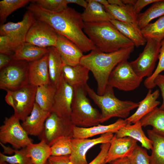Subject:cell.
I'll return each instance as SVG.
<instances>
[{
	"mask_svg": "<svg viewBox=\"0 0 164 164\" xmlns=\"http://www.w3.org/2000/svg\"><path fill=\"white\" fill-rule=\"evenodd\" d=\"M36 19L50 25L59 34L65 37L75 44L83 52L95 49L96 47L85 33L84 22L81 14L68 6L59 12L46 10L31 2L26 7Z\"/></svg>",
	"mask_w": 164,
	"mask_h": 164,
	"instance_id": "6da1fadb",
	"label": "cell"
},
{
	"mask_svg": "<svg viewBox=\"0 0 164 164\" xmlns=\"http://www.w3.org/2000/svg\"><path fill=\"white\" fill-rule=\"evenodd\" d=\"M134 46L110 53L101 52L96 47L88 54L83 56L80 63L92 72L97 82L98 94H103L111 72L120 62L129 58Z\"/></svg>",
	"mask_w": 164,
	"mask_h": 164,
	"instance_id": "7a4b0ae2",
	"label": "cell"
},
{
	"mask_svg": "<svg viewBox=\"0 0 164 164\" xmlns=\"http://www.w3.org/2000/svg\"><path fill=\"white\" fill-rule=\"evenodd\" d=\"M84 31L100 51L110 53L135 46L110 21L84 23Z\"/></svg>",
	"mask_w": 164,
	"mask_h": 164,
	"instance_id": "3957f363",
	"label": "cell"
},
{
	"mask_svg": "<svg viewBox=\"0 0 164 164\" xmlns=\"http://www.w3.org/2000/svg\"><path fill=\"white\" fill-rule=\"evenodd\" d=\"M85 87L87 94L101 110L100 123L115 117L125 119L131 111L138 107V103L119 99L114 95L113 88L109 85L102 95L98 94L87 84Z\"/></svg>",
	"mask_w": 164,
	"mask_h": 164,
	"instance_id": "277c9868",
	"label": "cell"
},
{
	"mask_svg": "<svg viewBox=\"0 0 164 164\" xmlns=\"http://www.w3.org/2000/svg\"><path fill=\"white\" fill-rule=\"evenodd\" d=\"M85 86L73 88L70 119L76 126L87 128L99 124L101 113L91 105Z\"/></svg>",
	"mask_w": 164,
	"mask_h": 164,
	"instance_id": "5b68a950",
	"label": "cell"
},
{
	"mask_svg": "<svg viewBox=\"0 0 164 164\" xmlns=\"http://www.w3.org/2000/svg\"><path fill=\"white\" fill-rule=\"evenodd\" d=\"M29 67L26 61L12 60L0 69V89L14 91L29 84Z\"/></svg>",
	"mask_w": 164,
	"mask_h": 164,
	"instance_id": "8992f818",
	"label": "cell"
},
{
	"mask_svg": "<svg viewBox=\"0 0 164 164\" xmlns=\"http://www.w3.org/2000/svg\"><path fill=\"white\" fill-rule=\"evenodd\" d=\"M20 121L14 114L5 118L3 125L0 127V143L9 144L14 149H19L32 142Z\"/></svg>",
	"mask_w": 164,
	"mask_h": 164,
	"instance_id": "52a82bcc",
	"label": "cell"
},
{
	"mask_svg": "<svg viewBox=\"0 0 164 164\" xmlns=\"http://www.w3.org/2000/svg\"><path fill=\"white\" fill-rule=\"evenodd\" d=\"M135 73L127 60L120 62L111 72L108 85L113 88L125 91L137 88L142 80Z\"/></svg>",
	"mask_w": 164,
	"mask_h": 164,
	"instance_id": "ba28073f",
	"label": "cell"
},
{
	"mask_svg": "<svg viewBox=\"0 0 164 164\" xmlns=\"http://www.w3.org/2000/svg\"><path fill=\"white\" fill-rule=\"evenodd\" d=\"M146 40L142 52L136 60L130 62L135 73L142 79L153 74L161 47V42L151 39Z\"/></svg>",
	"mask_w": 164,
	"mask_h": 164,
	"instance_id": "9c48e42d",
	"label": "cell"
},
{
	"mask_svg": "<svg viewBox=\"0 0 164 164\" xmlns=\"http://www.w3.org/2000/svg\"><path fill=\"white\" fill-rule=\"evenodd\" d=\"M75 126L71 119L60 117L52 112L46 120L44 131L40 139H44L51 146L63 137L70 136L73 138Z\"/></svg>",
	"mask_w": 164,
	"mask_h": 164,
	"instance_id": "30bf717a",
	"label": "cell"
},
{
	"mask_svg": "<svg viewBox=\"0 0 164 164\" xmlns=\"http://www.w3.org/2000/svg\"><path fill=\"white\" fill-rule=\"evenodd\" d=\"M36 19L32 12L27 10L20 21L17 22H8L1 25L0 35L9 37L12 41L15 51L26 42L27 32Z\"/></svg>",
	"mask_w": 164,
	"mask_h": 164,
	"instance_id": "8fae6325",
	"label": "cell"
},
{
	"mask_svg": "<svg viewBox=\"0 0 164 164\" xmlns=\"http://www.w3.org/2000/svg\"><path fill=\"white\" fill-rule=\"evenodd\" d=\"M58 36L48 24L36 19L27 32L26 42L40 47H55Z\"/></svg>",
	"mask_w": 164,
	"mask_h": 164,
	"instance_id": "7c38bea8",
	"label": "cell"
},
{
	"mask_svg": "<svg viewBox=\"0 0 164 164\" xmlns=\"http://www.w3.org/2000/svg\"><path fill=\"white\" fill-rule=\"evenodd\" d=\"M37 87L29 84L19 90L11 91L14 100V115L20 121H24L30 114L35 103Z\"/></svg>",
	"mask_w": 164,
	"mask_h": 164,
	"instance_id": "4fadbf2b",
	"label": "cell"
},
{
	"mask_svg": "<svg viewBox=\"0 0 164 164\" xmlns=\"http://www.w3.org/2000/svg\"><path fill=\"white\" fill-rule=\"evenodd\" d=\"M113 133L109 132L101 134L98 138H74L71 140L72 150L70 155L72 164H87L86 153L92 147L99 144L110 142Z\"/></svg>",
	"mask_w": 164,
	"mask_h": 164,
	"instance_id": "5bb4252c",
	"label": "cell"
},
{
	"mask_svg": "<svg viewBox=\"0 0 164 164\" xmlns=\"http://www.w3.org/2000/svg\"><path fill=\"white\" fill-rule=\"evenodd\" d=\"M73 93V88L66 82L62 75L56 86L52 112L60 117L70 119Z\"/></svg>",
	"mask_w": 164,
	"mask_h": 164,
	"instance_id": "9a60e30c",
	"label": "cell"
},
{
	"mask_svg": "<svg viewBox=\"0 0 164 164\" xmlns=\"http://www.w3.org/2000/svg\"><path fill=\"white\" fill-rule=\"evenodd\" d=\"M137 142L129 137L117 138L114 135L110 142V146L104 164L119 158L128 157L138 145Z\"/></svg>",
	"mask_w": 164,
	"mask_h": 164,
	"instance_id": "2e32d148",
	"label": "cell"
},
{
	"mask_svg": "<svg viewBox=\"0 0 164 164\" xmlns=\"http://www.w3.org/2000/svg\"><path fill=\"white\" fill-rule=\"evenodd\" d=\"M50 112L42 109L36 103L30 114L21 123L29 135L40 138L43 133L45 123Z\"/></svg>",
	"mask_w": 164,
	"mask_h": 164,
	"instance_id": "e0dca14e",
	"label": "cell"
},
{
	"mask_svg": "<svg viewBox=\"0 0 164 164\" xmlns=\"http://www.w3.org/2000/svg\"><path fill=\"white\" fill-rule=\"evenodd\" d=\"M66 64L74 66L80 64L84 55L83 52L74 43L64 36L58 34L55 46Z\"/></svg>",
	"mask_w": 164,
	"mask_h": 164,
	"instance_id": "ac0fdd59",
	"label": "cell"
},
{
	"mask_svg": "<svg viewBox=\"0 0 164 164\" xmlns=\"http://www.w3.org/2000/svg\"><path fill=\"white\" fill-rule=\"evenodd\" d=\"M48 59L47 54L39 60L29 62V84L37 87L50 83Z\"/></svg>",
	"mask_w": 164,
	"mask_h": 164,
	"instance_id": "d6986e66",
	"label": "cell"
},
{
	"mask_svg": "<svg viewBox=\"0 0 164 164\" xmlns=\"http://www.w3.org/2000/svg\"><path fill=\"white\" fill-rule=\"evenodd\" d=\"M127 123L125 119L120 118L114 123L108 125H102L99 124L87 128L75 126L73 130V138H88L109 132L115 133Z\"/></svg>",
	"mask_w": 164,
	"mask_h": 164,
	"instance_id": "ffe728a7",
	"label": "cell"
},
{
	"mask_svg": "<svg viewBox=\"0 0 164 164\" xmlns=\"http://www.w3.org/2000/svg\"><path fill=\"white\" fill-rule=\"evenodd\" d=\"M89 71L87 68L80 63L74 66L65 64L62 75L66 82L73 88L87 84Z\"/></svg>",
	"mask_w": 164,
	"mask_h": 164,
	"instance_id": "44dd1931",
	"label": "cell"
},
{
	"mask_svg": "<svg viewBox=\"0 0 164 164\" xmlns=\"http://www.w3.org/2000/svg\"><path fill=\"white\" fill-rule=\"evenodd\" d=\"M159 94L158 89L152 93L151 89H149L145 97L138 103V106L136 111L125 119L127 123L134 124L140 121L145 115L157 107L160 104V102L157 100Z\"/></svg>",
	"mask_w": 164,
	"mask_h": 164,
	"instance_id": "7402d4cb",
	"label": "cell"
},
{
	"mask_svg": "<svg viewBox=\"0 0 164 164\" xmlns=\"http://www.w3.org/2000/svg\"><path fill=\"white\" fill-rule=\"evenodd\" d=\"M142 127L140 121L133 125L128 123L115 133L114 135L117 138L131 137L139 142L142 147L148 150H152V142L145 135Z\"/></svg>",
	"mask_w": 164,
	"mask_h": 164,
	"instance_id": "603a6c76",
	"label": "cell"
},
{
	"mask_svg": "<svg viewBox=\"0 0 164 164\" xmlns=\"http://www.w3.org/2000/svg\"><path fill=\"white\" fill-rule=\"evenodd\" d=\"M87 5L81 14L84 23H95L114 19L104 7L96 0H87Z\"/></svg>",
	"mask_w": 164,
	"mask_h": 164,
	"instance_id": "cb8c5ba5",
	"label": "cell"
},
{
	"mask_svg": "<svg viewBox=\"0 0 164 164\" xmlns=\"http://www.w3.org/2000/svg\"><path fill=\"white\" fill-rule=\"evenodd\" d=\"M48 53V47H40L25 42L15 51L12 58V60L29 62L42 58Z\"/></svg>",
	"mask_w": 164,
	"mask_h": 164,
	"instance_id": "d4e9b609",
	"label": "cell"
},
{
	"mask_svg": "<svg viewBox=\"0 0 164 164\" xmlns=\"http://www.w3.org/2000/svg\"><path fill=\"white\" fill-rule=\"evenodd\" d=\"M125 36L131 40L135 46H143L147 40L143 36L137 23H125L115 19L110 21Z\"/></svg>",
	"mask_w": 164,
	"mask_h": 164,
	"instance_id": "484cf974",
	"label": "cell"
},
{
	"mask_svg": "<svg viewBox=\"0 0 164 164\" xmlns=\"http://www.w3.org/2000/svg\"><path fill=\"white\" fill-rule=\"evenodd\" d=\"M48 48L50 82L56 87L62 77L63 67L66 64L55 47H50Z\"/></svg>",
	"mask_w": 164,
	"mask_h": 164,
	"instance_id": "4316f807",
	"label": "cell"
},
{
	"mask_svg": "<svg viewBox=\"0 0 164 164\" xmlns=\"http://www.w3.org/2000/svg\"><path fill=\"white\" fill-rule=\"evenodd\" d=\"M25 149L27 156L33 164H45L52 155L51 147L43 138L38 143H30Z\"/></svg>",
	"mask_w": 164,
	"mask_h": 164,
	"instance_id": "83f0119b",
	"label": "cell"
},
{
	"mask_svg": "<svg viewBox=\"0 0 164 164\" xmlns=\"http://www.w3.org/2000/svg\"><path fill=\"white\" fill-rule=\"evenodd\" d=\"M56 90V87L50 83L37 87L35 103L43 109L51 112Z\"/></svg>",
	"mask_w": 164,
	"mask_h": 164,
	"instance_id": "f1b7e54d",
	"label": "cell"
},
{
	"mask_svg": "<svg viewBox=\"0 0 164 164\" xmlns=\"http://www.w3.org/2000/svg\"><path fill=\"white\" fill-rule=\"evenodd\" d=\"M148 138L152 143L150 164H164V136L159 135L152 129L147 131Z\"/></svg>",
	"mask_w": 164,
	"mask_h": 164,
	"instance_id": "f546056e",
	"label": "cell"
},
{
	"mask_svg": "<svg viewBox=\"0 0 164 164\" xmlns=\"http://www.w3.org/2000/svg\"><path fill=\"white\" fill-rule=\"evenodd\" d=\"M104 8L115 20L125 23H137V15L134 12L132 5H124L118 6L109 4Z\"/></svg>",
	"mask_w": 164,
	"mask_h": 164,
	"instance_id": "4dcf8cb0",
	"label": "cell"
},
{
	"mask_svg": "<svg viewBox=\"0 0 164 164\" xmlns=\"http://www.w3.org/2000/svg\"><path fill=\"white\" fill-rule=\"evenodd\" d=\"M142 126H151L152 130L164 136V110L156 107L140 120Z\"/></svg>",
	"mask_w": 164,
	"mask_h": 164,
	"instance_id": "1f68e13d",
	"label": "cell"
},
{
	"mask_svg": "<svg viewBox=\"0 0 164 164\" xmlns=\"http://www.w3.org/2000/svg\"><path fill=\"white\" fill-rule=\"evenodd\" d=\"M164 15V0H159L143 13L137 16L138 25L142 29L150 23L152 20Z\"/></svg>",
	"mask_w": 164,
	"mask_h": 164,
	"instance_id": "d6a6232c",
	"label": "cell"
},
{
	"mask_svg": "<svg viewBox=\"0 0 164 164\" xmlns=\"http://www.w3.org/2000/svg\"><path fill=\"white\" fill-rule=\"evenodd\" d=\"M4 149L5 153L11 154L14 152V154L7 156L0 152V162H5L9 164H33L30 158L27 155L25 147L16 149L5 146Z\"/></svg>",
	"mask_w": 164,
	"mask_h": 164,
	"instance_id": "836d02e7",
	"label": "cell"
},
{
	"mask_svg": "<svg viewBox=\"0 0 164 164\" xmlns=\"http://www.w3.org/2000/svg\"><path fill=\"white\" fill-rule=\"evenodd\" d=\"M146 39H151L161 42L164 38V15L141 29Z\"/></svg>",
	"mask_w": 164,
	"mask_h": 164,
	"instance_id": "e575fe53",
	"label": "cell"
},
{
	"mask_svg": "<svg viewBox=\"0 0 164 164\" xmlns=\"http://www.w3.org/2000/svg\"><path fill=\"white\" fill-rule=\"evenodd\" d=\"M31 0H3L0 2L1 25L4 24L7 18L15 10L26 5Z\"/></svg>",
	"mask_w": 164,
	"mask_h": 164,
	"instance_id": "d590c367",
	"label": "cell"
},
{
	"mask_svg": "<svg viewBox=\"0 0 164 164\" xmlns=\"http://www.w3.org/2000/svg\"><path fill=\"white\" fill-rule=\"evenodd\" d=\"M72 138L70 136H65L56 141L50 146L52 155H70L72 150Z\"/></svg>",
	"mask_w": 164,
	"mask_h": 164,
	"instance_id": "8d00e7d4",
	"label": "cell"
},
{
	"mask_svg": "<svg viewBox=\"0 0 164 164\" xmlns=\"http://www.w3.org/2000/svg\"><path fill=\"white\" fill-rule=\"evenodd\" d=\"M158 65L152 75L147 77L144 81V85L148 89H151L156 87L154 81L156 77L164 71V38L161 42V47L158 56Z\"/></svg>",
	"mask_w": 164,
	"mask_h": 164,
	"instance_id": "74e56055",
	"label": "cell"
},
{
	"mask_svg": "<svg viewBox=\"0 0 164 164\" xmlns=\"http://www.w3.org/2000/svg\"><path fill=\"white\" fill-rule=\"evenodd\" d=\"M43 9L53 12H58L63 10L67 6L66 0H31Z\"/></svg>",
	"mask_w": 164,
	"mask_h": 164,
	"instance_id": "f35d334b",
	"label": "cell"
},
{
	"mask_svg": "<svg viewBox=\"0 0 164 164\" xmlns=\"http://www.w3.org/2000/svg\"><path fill=\"white\" fill-rule=\"evenodd\" d=\"M128 158L132 164H150L147 150L138 145Z\"/></svg>",
	"mask_w": 164,
	"mask_h": 164,
	"instance_id": "ab89813d",
	"label": "cell"
},
{
	"mask_svg": "<svg viewBox=\"0 0 164 164\" xmlns=\"http://www.w3.org/2000/svg\"><path fill=\"white\" fill-rule=\"evenodd\" d=\"M15 49L10 38L7 36L0 35V53L11 55Z\"/></svg>",
	"mask_w": 164,
	"mask_h": 164,
	"instance_id": "60d3db41",
	"label": "cell"
},
{
	"mask_svg": "<svg viewBox=\"0 0 164 164\" xmlns=\"http://www.w3.org/2000/svg\"><path fill=\"white\" fill-rule=\"evenodd\" d=\"M110 146V142L101 144L100 151L97 156L87 164H104L105 160Z\"/></svg>",
	"mask_w": 164,
	"mask_h": 164,
	"instance_id": "b9f144b4",
	"label": "cell"
},
{
	"mask_svg": "<svg viewBox=\"0 0 164 164\" xmlns=\"http://www.w3.org/2000/svg\"><path fill=\"white\" fill-rule=\"evenodd\" d=\"M49 164H72L70 159V155H51L47 160Z\"/></svg>",
	"mask_w": 164,
	"mask_h": 164,
	"instance_id": "7bdbcfd3",
	"label": "cell"
},
{
	"mask_svg": "<svg viewBox=\"0 0 164 164\" xmlns=\"http://www.w3.org/2000/svg\"><path fill=\"white\" fill-rule=\"evenodd\" d=\"M159 0H136L135 4L132 6L133 11L137 15L141 10L146 5L157 2Z\"/></svg>",
	"mask_w": 164,
	"mask_h": 164,
	"instance_id": "ee69618b",
	"label": "cell"
},
{
	"mask_svg": "<svg viewBox=\"0 0 164 164\" xmlns=\"http://www.w3.org/2000/svg\"><path fill=\"white\" fill-rule=\"evenodd\" d=\"M154 83L156 86L159 88L162 98V102L159 108L161 110H164V74L159 75L155 79Z\"/></svg>",
	"mask_w": 164,
	"mask_h": 164,
	"instance_id": "f6af8a7d",
	"label": "cell"
},
{
	"mask_svg": "<svg viewBox=\"0 0 164 164\" xmlns=\"http://www.w3.org/2000/svg\"><path fill=\"white\" fill-rule=\"evenodd\" d=\"M12 56L0 53V69L7 66L12 60Z\"/></svg>",
	"mask_w": 164,
	"mask_h": 164,
	"instance_id": "bcb514c9",
	"label": "cell"
},
{
	"mask_svg": "<svg viewBox=\"0 0 164 164\" xmlns=\"http://www.w3.org/2000/svg\"><path fill=\"white\" fill-rule=\"evenodd\" d=\"M7 94L5 97V101L7 103L13 108L14 107V100L11 91H7Z\"/></svg>",
	"mask_w": 164,
	"mask_h": 164,
	"instance_id": "7dc6e473",
	"label": "cell"
},
{
	"mask_svg": "<svg viewBox=\"0 0 164 164\" xmlns=\"http://www.w3.org/2000/svg\"><path fill=\"white\" fill-rule=\"evenodd\" d=\"M109 164H132L127 157L119 158L110 162Z\"/></svg>",
	"mask_w": 164,
	"mask_h": 164,
	"instance_id": "c3c4849f",
	"label": "cell"
},
{
	"mask_svg": "<svg viewBox=\"0 0 164 164\" xmlns=\"http://www.w3.org/2000/svg\"><path fill=\"white\" fill-rule=\"evenodd\" d=\"M68 4L72 3L77 4L85 9L87 5L86 0H66Z\"/></svg>",
	"mask_w": 164,
	"mask_h": 164,
	"instance_id": "681fc988",
	"label": "cell"
},
{
	"mask_svg": "<svg viewBox=\"0 0 164 164\" xmlns=\"http://www.w3.org/2000/svg\"><path fill=\"white\" fill-rule=\"evenodd\" d=\"M108 1L109 4L110 5L118 6H122L125 5L123 3L122 0H108Z\"/></svg>",
	"mask_w": 164,
	"mask_h": 164,
	"instance_id": "f907efd6",
	"label": "cell"
},
{
	"mask_svg": "<svg viewBox=\"0 0 164 164\" xmlns=\"http://www.w3.org/2000/svg\"><path fill=\"white\" fill-rule=\"evenodd\" d=\"M136 0H122L123 4L126 5L133 6L135 3Z\"/></svg>",
	"mask_w": 164,
	"mask_h": 164,
	"instance_id": "816d5d0a",
	"label": "cell"
},
{
	"mask_svg": "<svg viewBox=\"0 0 164 164\" xmlns=\"http://www.w3.org/2000/svg\"><path fill=\"white\" fill-rule=\"evenodd\" d=\"M96 1L99 3L101 4L104 7H106L109 5V4L108 0H96Z\"/></svg>",
	"mask_w": 164,
	"mask_h": 164,
	"instance_id": "f5cc1de1",
	"label": "cell"
},
{
	"mask_svg": "<svg viewBox=\"0 0 164 164\" xmlns=\"http://www.w3.org/2000/svg\"><path fill=\"white\" fill-rule=\"evenodd\" d=\"M0 164H8V163L6 162H0Z\"/></svg>",
	"mask_w": 164,
	"mask_h": 164,
	"instance_id": "db71d44e",
	"label": "cell"
},
{
	"mask_svg": "<svg viewBox=\"0 0 164 164\" xmlns=\"http://www.w3.org/2000/svg\"><path fill=\"white\" fill-rule=\"evenodd\" d=\"M45 164H49L48 161H47Z\"/></svg>",
	"mask_w": 164,
	"mask_h": 164,
	"instance_id": "11a10c76",
	"label": "cell"
}]
</instances>
